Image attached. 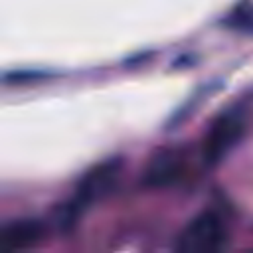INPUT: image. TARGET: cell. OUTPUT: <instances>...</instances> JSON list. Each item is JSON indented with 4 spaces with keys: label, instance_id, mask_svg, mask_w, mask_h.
<instances>
[{
    "label": "cell",
    "instance_id": "1",
    "mask_svg": "<svg viewBox=\"0 0 253 253\" xmlns=\"http://www.w3.org/2000/svg\"><path fill=\"white\" fill-rule=\"evenodd\" d=\"M121 160L119 158H113V160H107L103 164H97L95 168H91L79 182L77 190L73 192L71 200L63 206V210L59 211V225L61 227H71L77 223L79 215L91 208L97 200H101L103 196H107L113 186L117 184L119 180V174H121Z\"/></svg>",
    "mask_w": 253,
    "mask_h": 253
},
{
    "label": "cell",
    "instance_id": "2",
    "mask_svg": "<svg viewBox=\"0 0 253 253\" xmlns=\"http://www.w3.org/2000/svg\"><path fill=\"white\" fill-rule=\"evenodd\" d=\"M227 241V227L219 213L202 211L186 223L174 253H219Z\"/></svg>",
    "mask_w": 253,
    "mask_h": 253
},
{
    "label": "cell",
    "instance_id": "3",
    "mask_svg": "<svg viewBox=\"0 0 253 253\" xmlns=\"http://www.w3.org/2000/svg\"><path fill=\"white\" fill-rule=\"evenodd\" d=\"M247 126V113L241 107H233L225 113H221L213 125L210 126L202 152H204V160L208 166H215L217 162H221L229 150L241 140L243 132Z\"/></svg>",
    "mask_w": 253,
    "mask_h": 253
},
{
    "label": "cell",
    "instance_id": "4",
    "mask_svg": "<svg viewBox=\"0 0 253 253\" xmlns=\"http://www.w3.org/2000/svg\"><path fill=\"white\" fill-rule=\"evenodd\" d=\"M184 158L176 150L156 152L144 170V184L150 188H166L176 184L184 174Z\"/></svg>",
    "mask_w": 253,
    "mask_h": 253
},
{
    "label": "cell",
    "instance_id": "5",
    "mask_svg": "<svg viewBox=\"0 0 253 253\" xmlns=\"http://www.w3.org/2000/svg\"><path fill=\"white\" fill-rule=\"evenodd\" d=\"M43 225L36 219H18L2 229V253H28L40 243Z\"/></svg>",
    "mask_w": 253,
    "mask_h": 253
},
{
    "label": "cell",
    "instance_id": "6",
    "mask_svg": "<svg viewBox=\"0 0 253 253\" xmlns=\"http://www.w3.org/2000/svg\"><path fill=\"white\" fill-rule=\"evenodd\" d=\"M227 22L235 28H247L253 30V10L251 8H237L231 18H227Z\"/></svg>",
    "mask_w": 253,
    "mask_h": 253
},
{
    "label": "cell",
    "instance_id": "7",
    "mask_svg": "<svg viewBox=\"0 0 253 253\" xmlns=\"http://www.w3.org/2000/svg\"><path fill=\"white\" fill-rule=\"evenodd\" d=\"M249 253H253V251H249Z\"/></svg>",
    "mask_w": 253,
    "mask_h": 253
}]
</instances>
